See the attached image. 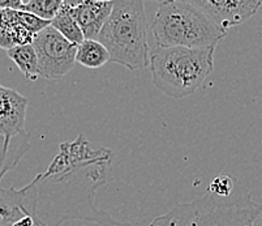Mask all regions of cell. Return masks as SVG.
Segmentation results:
<instances>
[{"instance_id":"cell-1","label":"cell","mask_w":262,"mask_h":226,"mask_svg":"<svg viewBox=\"0 0 262 226\" xmlns=\"http://www.w3.org/2000/svg\"><path fill=\"white\" fill-rule=\"evenodd\" d=\"M111 154L106 148H94L84 135L60 144L45 173L23 189H15L18 211L32 217L34 226H61L72 220L132 226L95 206V191L106 183L111 170Z\"/></svg>"},{"instance_id":"cell-2","label":"cell","mask_w":262,"mask_h":226,"mask_svg":"<svg viewBox=\"0 0 262 226\" xmlns=\"http://www.w3.org/2000/svg\"><path fill=\"white\" fill-rule=\"evenodd\" d=\"M95 41L103 45L110 61L129 71L141 70L150 64L147 18L144 2L118 0Z\"/></svg>"},{"instance_id":"cell-3","label":"cell","mask_w":262,"mask_h":226,"mask_svg":"<svg viewBox=\"0 0 262 226\" xmlns=\"http://www.w3.org/2000/svg\"><path fill=\"white\" fill-rule=\"evenodd\" d=\"M215 47H154L150 51L151 80L170 98L189 97L214 70Z\"/></svg>"},{"instance_id":"cell-4","label":"cell","mask_w":262,"mask_h":226,"mask_svg":"<svg viewBox=\"0 0 262 226\" xmlns=\"http://www.w3.org/2000/svg\"><path fill=\"white\" fill-rule=\"evenodd\" d=\"M156 47H216L228 33L219 29L190 2H162L150 23Z\"/></svg>"},{"instance_id":"cell-5","label":"cell","mask_w":262,"mask_h":226,"mask_svg":"<svg viewBox=\"0 0 262 226\" xmlns=\"http://www.w3.org/2000/svg\"><path fill=\"white\" fill-rule=\"evenodd\" d=\"M262 206L249 195L233 203L210 195L180 204L154 218L149 226H253Z\"/></svg>"},{"instance_id":"cell-6","label":"cell","mask_w":262,"mask_h":226,"mask_svg":"<svg viewBox=\"0 0 262 226\" xmlns=\"http://www.w3.org/2000/svg\"><path fill=\"white\" fill-rule=\"evenodd\" d=\"M32 46L37 54L40 77L59 80L75 67L77 46L67 41L51 25L34 35Z\"/></svg>"},{"instance_id":"cell-7","label":"cell","mask_w":262,"mask_h":226,"mask_svg":"<svg viewBox=\"0 0 262 226\" xmlns=\"http://www.w3.org/2000/svg\"><path fill=\"white\" fill-rule=\"evenodd\" d=\"M219 29L228 30L256 15L262 2L258 0H190Z\"/></svg>"},{"instance_id":"cell-8","label":"cell","mask_w":262,"mask_h":226,"mask_svg":"<svg viewBox=\"0 0 262 226\" xmlns=\"http://www.w3.org/2000/svg\"><path fill=\"white\" fill-rule=\"evenodd\" d=\"M28 98L16 90L0 84V134L9 139L26 134Z\"/></svg>"},{"instance_id":"cell-9","label":"cell","mask_w":262,"mask_h":226,"mask_svg":"<svg viewBox=\"0 0 262 226\" xmlns=\"http://www.w3.org/2000/svg\"><path fill=\"white\" fill-rule=\"evenodd\" d=\"M68 6L85 39H97L113 11L114 2L102 0H68Z\"/></svg>"},{"instance_id":"cell-10","label":"cell","mask_w":262,"mask_h":226,"mask_svg":"<svg viewBox=\"0 0 262 226\" xmlns=\"http://www.w3.org/2000/svg\"><path fill=\"white\" fill-rule=\"evenodd\" d=\"M29 149V132L15 139H9L6 135L0 134V182L8 171L18 165Z\"/></svg>"},{"instance_id":"cell-11","label":"cell","mask_w":262,"mask_h":226,"mask_svg":"<svg viewBox=\"0 0 262 226\" xmlns=\"http://www.w3.org/2000/svg\"><path fill=\"white\" fill-rule=\"evenodd\" d=\"M110 61V54L106 47L95 39H84V42L77 46L76 63L86 68H101Z\"/></svg>"},{"instance_id":"cell-12","label":"cell","mask_w":262,"mask_h":226,"mask_svg":"<svg viewBox=\"0 0 262 226\" xmlns=\"http://www.w3.org/2000/svg\"><path fill=\"white\" fill-rule=\"evenodd\" d=\"M50 25L54 28L55 30H58L67 41L71 42L75 46H80L84 42V35L81 32L80 26L76 23L75 17L72 16L70 11V6H68V0L63 2L61 8L59 13L54 17V20L50 23Z\"/></svg>"},{"instance_id":"cell-13","label":"cell","mask_w":262,"mask_h":226,"mask_svg":"<svg viewBox=\"0 0 262 226\" xmlns=\"http://www.w3.org/2000/svg\"><path fill=\"white\" fill-rule=\"evenodd\" d=\"M7 55L15 61L18 70L24 73L26 78L35 81L39 77L37 54H35V50L32 45L12 47V49L7 50Z\"/></svg>"},{"instance_id":"cell-14","label":"cell","mask_w":262,"mask_h":226,"mask_svg":"<svg viewBox=\"0 0 262 226\" xmlns=\"http://www.w3.org/2000/svg\"><path fill=\"white\" fill-rule=\"evenodd\" d=\"M63 0H28L24 2L23 12H28L45 21L51 23L59 13Z\"/></svg>"},{"instance_id":"cell-15","label":"cell","mask_w":262,"mask_h":226,"mask_svg":"<svg viewBox=\"0 0 262 226\" xmlns=\"http://www.w3.org/2000/svg\"><path fill=\"white\" fill-rule=\"evenodd\" d=\"M16 16H17V21L20 23V25L25 28L29 33H32L33 35L38 34V33L42 32L45 28L50 25L49 21L42 20V18L37 17V16L32 15V13H28V12L16 11Z\"/></svg>"},{"instance_id":"cell-16","label":"cell","mask_w":262,"mask_h":226,"mask_svg":"<svg viewBox=\"0 0 262 226\" xmlns=\"http://www.w3.org/2000/svg\"><path fill=\"white\" fill-rule=\"evenodd\" d=\"M233 191V179L230 175H218L214 178L209 184V192L215 195L216 197H226L230 196Z\"/></svg>"},{"instance_id":"cell-17","label":"cell","mask_w":262,"mask_h":226,"mask_svg":"<svg viewBox=\"0 0 262 226\" xmlns=\"http://www.w3.org/2000/svg\"><path fill=\"white\" fill-rule=\"evenodd\" d=\"M23 0H0V9L21 11L23 9Z\"/></svg>"},{"instance_id":"cell-18","label":"cell","mask_w":262,"mask_h":226,"mask_svg":"<svg viewBox=\"0 0 262 226\" xmlns=\"http://www.w3.org/2000/svg\"><path fill=\"white\" fill-rule=\"evenodd\" d=\"M9 226H34V221L29 216H23L21 218H18L17 221L12 222Z\"/></svg>"},{"instance_id":"cell-19","label":"cell","mask_w":262,"mask_h":226,"mask_svg":"<svg viewBox=\"0 0 262 226\" xmlns=\"http://www.w3.org/2000/svg\"><path fill=\"white\" fill-rule=\"evenodd\" d=\"M253 226H262V209L259 211V213H258V216L256 217V220H254Z\"/></svg>"}]
</instances>
